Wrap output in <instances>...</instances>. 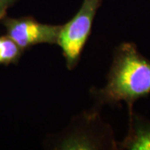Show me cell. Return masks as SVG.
Masks as SVG:
<instances>
[{
    "instance_id": "cell-1",
    "label": "cell",
    "mask_w": 150,
    "mask_h": 150,
    "mask_svg": "<svg viewBox=\"0 0 150 150\" xmlns=\"http://www.w3.org/2000/svg\"><path fill=\"white\" fill-rule=\"evenodd\" d=\"M103 88L91 89L98 108L103 104L121 106L125 102L129 112L134 103L150 94V59L140 54L134 43H122L115 48L112 64Z\"/></svg>"
},
{
    "instance_id": "cell-2",
    "label": "cell",
    "mask_w": 150,
    "mask_h": 150,
    "mask_svg": "<svg viewBox=\"0 0 150 150\" xmlns=\"http://www.w3.org/2000/svg\"><path fill=\"white\" fill-rule=\"evenodd\" d=\"M102 0H83L80 8L68 23L62 25L58 45L69 70L78 65L83 50L91 34L92 26Z\"/></svg>"
},
{
    "instance_id": "cell-3",
    "label": "cell",
    "mask_w": 150,
    "mask_h": 150,
    "mask_svg": "<svg viewBox=\"0 0 150 150\" xmlns=\"http://www.w3.org/2000/svg\"><path fill=\"white\" fill-rule=\"evenodd\" d=\"M0 23L5 28L6 35L12 38L24 52L41 43L57 44L62 28V25L41 23L33 16H6Z\"/></svg>"
},
{
    "instance_id": "cell-4",
    "label": "cell",
    "mask_w": 150,
    "mask_h": 150,
    "mask_svg": "<svg viewBox=\"0 0 150 150\" xmlns=\"http://www.w3.org/2000/svg\"><path fill=\"white\" fill-rule=\"evenodd\" d=\"M129 128L123 141L116 143V149L150 150V120L133 111L129 112Z\"/></svg>"
},
{
    "instance_id": "cell-5",
    "label": "cell",
    "mask_w": 150,
    "mask_h": 150,
    "mask_svg": "<svg viewBox=\"0 0 150 150\" xmlns=\"http://www.w3.org/2000/svg\"><path fill=\"white\" fill-rule=\"evenodd\" d=\"M24 51L8 35L0 36V65L18 64Z\"/></svg>"
},
{
    "instance_id": "cell-6",
    "label": "cell",
    "mask_w": 150,
    "mask_h": 150,
    "mask_svg": "<svg viewBox=\"0 0 150 150\" xmlns=\"http://www.w3.org/2000/svg\"><path fill=\"white\" fill-rule=\"evenodd\" d=\"M18 0H0V22L7 16L8 9L14 5Z\"/></svg>"
}]
</instances>
